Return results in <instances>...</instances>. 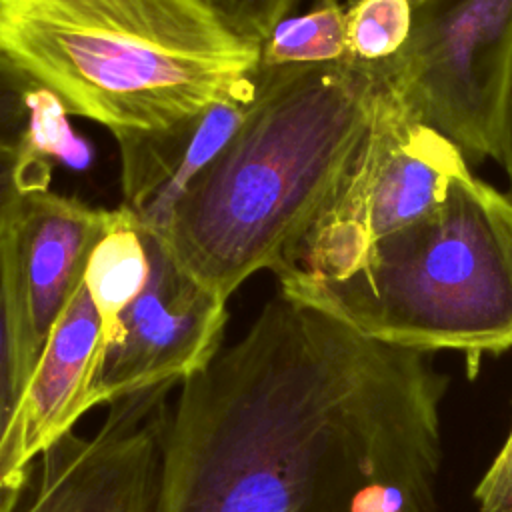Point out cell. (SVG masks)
<instances>
[{
	"label": "cell",
	"mask_w": 512,
	"mask_h": 512,
	"mask_svg": "<svg viewBox=\"0 0 512 512\" xmlns=\"http://www.w3.org/2000/svg\"><path fill=\"white\" fill-rule=\"evenodd\" d=\"M38 86L0 48V148L34 146V94Z\"/></svg>",
	"instance_id": "obj_16"
},
{
	"label": "cell",
	"mask_w": 512,
	"mask_h": 512,
	"mask_svg": "<svg viewBox=\"0 0 512 512\" xmlns=\"http://www.w3.org/2000/svg\"><path fill=\"white\" fill-rule=\"evenodd\" d=\"M140 232L148 252V278L102 332L86 412L180 384L220 350L226 300L182 268L154 230L140 226Z\"/></svg>",
	"instance_id": "obj_7"
},
{
	"label": "cell",
	"mask_w": 512,
	"mask_h": 512,
	"mask_svg": "<svg viewBox=\"0 0 512 512\" xmlns=\"http://www.w3.org/2000/svg\"><path fill=\"white\" fill-rule=\"evenodd\" d=\"M498 162L502 164V168H504V172L508 176V184H510L508 196L512 198V76H510L508 94H506V102H504V114H502Z\"/></svg>",
	"instance_id": "obj_20"
},
{
	"label": "cell",
	"mask_w": 512,
	"mask_h": 512,
	"mask_svg": "<svg viewBox=\"0 0 512 512\" xmlns=\"http://www.w3.org/2000/svg\"><path fill=\"white\" fill-rule=\"evenodd\" d=\"M114 218L116 210L94 208L46 188L32 190L20 202L6 238L22 386L56 320L82 286L90 254Z\"/></svg>",
	"instance_id": "obj_9"
},
{
	"label": "cell",
	"mask_w": 512,
	"mask_h": 512,
	"mask_svg": "<svg viewBox=\"0 0 512 512\" xmlns=\"http://www.w3.org/2000/svg\"><path fill=\"white\" fill-rule=\"evenodd\" d=\"M346 4L318 0L308 12L286 16L260 44V68L332 64L348 60Z\"/></svg>",
	"instance_id": "obj_13"
},
{
	"label": "cell",
	"mask_w": 512,
	"mask_h": 512,
	"mask_svg": "<svg viewBox=\"0 0 512 512\" xmlns=\"http://www.w3.org/2000/svg\"><path fill=\"white\" fill-rule=\"evenodd\" d=\"M434 352L278 290L170 404L160 512H436Z\"/></svg>",
	"instance_id": "obj_1"
},
{
	"label": "cell",
	"mask_w": 512,
	"mask_h": 512,
	"mask_svg": "<svg viewBox=\"0 0 512 512\" xmlns=\"http://www.w3.org/2000/svg\"><path fill=\"white\" fill-rule=\"evenodd\" d=\"M170 388L126 396L94 434L52 444L34 464L24 512H160Z\"/></svg>",
	"instance_id": "obj_8"
},
{
	"label": "cell",
	"mask_w": 512,
	"mask_h": 512,
	"mask_svg": "<svg viewBox=\"0 0 512 512\" xmlns=\"http://www.w3.org/2000/svg\"><path fill=\"white\" fill-rule=\"evenodd\" d=\"M412 24V0H346L350 56L384 62L404 46Z\"/></svg>",
	"instance_id": "obj_14"
},
{
	"label": "cell",
	"mask_w": 512,
	"mask_h": 512,
	"mask_svg": "<svg viewBox=\"0 0 512 512\" xmlns=\"http://www.w3.org/2000/svg\"><path fill=\"white\" fill-rule=\"evenodd\" d=\"M408 110L464 160H498L512 76V0H412L404 46L388 60Z\"/></svg>",
	"instance_id": "obj_6"
},
{
	"label": "cell",
	"mask_w": 512,
	"mask_h": 512,
	"mask_svg": "<svg viewBox=\"0 0 512 512\" xmlns=\"http://www.w3.org/2000/svg\"><path fill=\"white\" fill-rule=\"evenodd\" d=\"M16 508H18V506H14V508H8L6 512H16Z\"/></svg>",
	"instance_id": "obj_21"
},
{
	"label": "cell",
	"mask_w": 512,
	"mask_h": 512,
	"mask_svg": "<svg viewBox=\"0 0 512 512\" xmlns=\"http://www.w3.org/2000/svg\"><path fill=\"white\" fill-rule=\"evenodd\" d=\"M102 328V318L82 282L46 340L0 448V500L22 498L36 460L86 414L84 402Z\"/></svg>",
	"instance_id": "obj_10"
},
{
	"label": "cell",
	"mask_w": 512,
	"mask_h": 512,
	"mask_svg": "<svg viewBox=\"0 0 512 512\" xmlns=\"http://www.w3.org/2000/svg\"><path fill=\"white\" fill-rule=\"evenodd\" d=\"M22 390L24 386H22L20 364H18L10 246L4 232L0 236V448L18 412ZM18 504H20V498L10 502L0 500V512H6L8 508H14Z\"/></svg>",
	"instance_id": "obj_15"
},
{
	"label": "cell",
	"mask_w": 512,
	"mask_h": 512,
	"mask_svg": "<svg viewBox=\"0 0 512 512\" xmlns=\"http://www.w3.org/2000/svg\"><path fill=\"white\" fill-rule=\"evenodd\" d=\"M388 76V60L258 66L240 124L154 230L178 264L222 300L260 270L278 276L360 146Z\"/></svg>",
	"instance_id": "obj_2"
},
{
	"label": "cell",
	"mask_w": 512,
	"mask_h": 512,
	"mask_svg": "<svg viewBox=\"0 0 512 512\" xmlns=\"http://www.w3.org/2000/svg\"><path fill=\"white\" fill-rule=\"evenodd\" d=\"M474 496L480 512H512V428L490 468L478 482Z\"/></svg>",
	"instance_id": "obj_19"
},
{
	"label": "cell",
	"mask_w": 512,
	"mask_h": 512,
	"mask_svg": "<svg viewBox=\"0 0 512 512\" xmlns=\"http://www.w3.org/2000/svg\"><path fill=\"white\" fill-rule=\"evenodd\" d=\"M48 166L36 146L0 148V236L12 222L20 202L36 188H46Z\"/></svg>",
	"instance_id": "obj_17"
},
{
	"label": "cell",
	"mask_w": 512,
	"mask_h": 512,
	"mask_svg": "<svg viewBox=\"0 0 512 512\" xmlns=\"http://www.w3.org/2000/svg\"><path fill=\"white\" fill-rule=\"evenodd\" d=\"M148 278V252L136 216L116 208V218L106 236L90 254L84 284L102 318V332L140 294Z\"/></svg>",
	"instance_id": "obj_12"
},
{
	"label": "cell",
	"mask_w": 512,
	"mask_h": 512,
	"mask_svg": "<svg viewBox=\"0 0 512 512\" xmlns=\"http://www.w3.org/2000/svg\"><path fill=\"white\" fill-rule=\"evenodd\" d=\"M466 172L460 150L408 110L388 76L360 146L278 274L280 288L346 276L376 240L430 212Z\"/></svg>",
	"instance_id": "obj_5"
},
{
	"label": "cell",
	"mask_w": 512,
	"mask_h": 512,
	"mask_svg": "<svg viewBox=\"0 0 512 512\" xmlns=\"http://www.w3.org/2000/svg\"><path fill=\"white\" fill-rule=\"evenodd\" d=\"M0 48L64 112L114 138L252 98L260 46L204 0H0Z\"/></svg>",
	"instance_id": "obj_3"
},
{
	"label": "cell",
	"mask_w": 512,
	"mask_h": 512,
	"mask_svg": "<svg viewBox=\"0 0 512 512\" xmlns=\"http://www.w3.org/2000/svg\"><path fill=\"white\" fill-rule=\"evenodd\" d=\"M240 38L262 44L274 26L290 16L302 0H204Z\"/></svg>",
	"instance_id": "obj_18"
},
{
	"label": "cell",
	"mask_w": 512,
	"mask_h": 512,
	"mask_svg": "<svg viewBox=\"0 0 512 512\" xmlns=\"http://www.w3.org/2000/svg\"><path fill=\"white\" fill-rule=\"evenodd\" d=\"M252 98L214 106L164 132L116 138L122 164V206L136 216L140 226L150 230L164 226L176 198L224 146Z\"/></svg>",
	"instance_id": "obj_11"
},
{
	"label": "cell",
	"mask_w": 512,
	"mask_h": 512,
	"mask_svg": "<svg viewBox=\"0 0 512 512\" xmlns=\"http://www.w3.org/2000/svg\"><path fill=\"white\" fill-rule=\"evenodd\" d=\"M280 290L378 342L458 350L474 378L512 348V198L470 170L346 276Z\"/></svg>",
	"instance_id": "obj_4"
}]
</instances>
